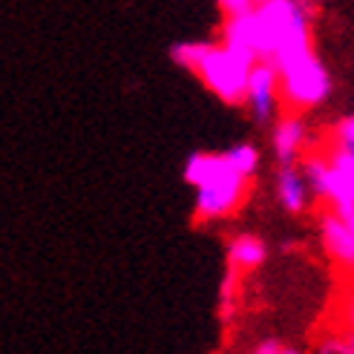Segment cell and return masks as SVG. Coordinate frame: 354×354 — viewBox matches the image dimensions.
<instances>
[{"label":"cell","instance_id":"obj_6","mask_svg":"<svg viewBox=\"0 0 354 354\" xmlns=\"http://www.w3.org/2000/svg\"><path fill=\"white\" fill-rule=\"evenodd\" d=\"M323 251L343 271H354V225L337 207H326L320 216Z\"/></svg>","mask_w":354,"mask_h":354},{"label":"cell","instance_id":"obj_2","mask_svg":"<svg viewBox=\"0 0 354 354\" xmlns=\"http://www.w3.org/2000/svg\"><path fill=\"white\" fill-rule=\"evenodd\" d=\"M173 64L196 73L202 84L225 104H245L251 69L259 61L251 49L225 41L222 44H176L170 49Z\"/></svg>","mask_w":354,"mask_h":354},{"label":"cell","instance_id":"obj_10","mask_svg":"<svg viewBox=\"0 0 354 354\" xmlns=\"http://www.w3.org/2000/svg\"><path fill=\"white\" fill-rule=\"evenodd\" d=\"M331 145L354 150V115H346L343 121H337V127L331 130Z\"/></svg>","mask_w":354,"mask_h":354},{"label":"cell","instance_id":"obj_4","mask_svg":"<svg viewBox=\"0 0 354 354\" xmlns=\"http://www.w3.org/2000/svg\"><path fill=\"white\" fill-rule=\"evenodd\" d=\"M274 64L279 69V81H282V107H288V113L314 110L328 98L331 78L311 46L288 52V55L277 58Z\"/></svg>","mask_w":354,"mask_h":354},{"label":"cell","instance_id":"obj_9","mask_svg":"<svg viewBox=\"0 0 354 354\" xmlns=\"http://www.w3.org/2000/svg\"><path fill=\"white\" fill-rule=\"evenodd\" d=\"M265 262V242L257 236H236L227 245V265L234 271L245 274V271H254Z\"/></svg>","mask_w":354,"mask_h":354},{"label":"cell","instance_id":"obj_8","mask_svg":"<svg viewBox=\"0 0 354 354\" xmlns=\"http://www.w3.org/2000/svg\"><path fill=\"white\" fill-rule=\"evenodd\" d=\"M308 127L303 121V113H288L274 124V136H271V147L279 165H291V162H303V156L308 153Z\"/></svg>","mask_w":354,"mask_h":354},{"label":"cell","instance_id":"obj_7","mask_svg":"<svg viewBox=\"0 0 354 354\" xmlns=\"http://www.w3.org/2000/svg\"><path fill=\"white\" fill-rule=\"evenodd\" d=\"M274 190H277V202L279 207L286 210V214H306V210L311 207V202L317 199L314 190H311V182L308 176L303 170V165H279L277 170V179H274Z\"/></svg>","mask_w":354,"mask_h":354},{"label":"cell","instance_id":"obj_11","mask_svg":"<svg viewBox=\"0 0 354 354\" xmlns=\"http://www.w3.org/2000/svg\"><path fill=\"white\" fill-rule=\"evenodd\" d=\"M216 3L222 6V12L227 17H234V15H242V12H251L254 6L262 3V0H216Z\"/></svg>","mask_w":354,"mask_h":354},{"label":"cell","instance_id":"obj_15","mask_svg":"<svg viewBox=\"0 0 354 354\" xmlns=\"http://www.w3.org/2000/svg\"><path fill=\"white\" fill-rule=\"evenodd\" d=\"M348 343H351V354H354V337H351V340H348Z\"/></svg>","mask_w":354,"mask_h":354},{"label":"cell","instance_id":"obj_3","mask_svg":"<svg viewBox=\"0 0 354 354\" xmlns=\"http://www.w3.org/2000/svg\"><path fill=\"white\" fill-rule=\"evenodd\" d=\"M185 179L187 185L196 187V202H193V214L199 222H216L231 216L242 205L248 182L231 153H193L185 165Z\"/></svg>","mask_w":354,"mask_h":354},{"label":"cell","instance_id":"obj_13","mask_svg":"<svg viewBox=\"0 0 354 354\" xmlns=\"http://www.w3.org/2000/svg\"><path fill=\"white\" fill-rule=\"evenodd\" d=\"M343 326L348 331V340L354 337V294L343 303Z\"/></svg>","mask_w":354,"mask_h":354},{"label":"cell","instance_id":"obj_5","mask_svg":"<svg viewBox=\"0 0 354 354\" xmlns=\"http://www.w3.org/2000/svg\"><path fill=\"white\" fill-rule=\"evenodd\" d=\"M245 104L257 124H268L277 115L282 104V81H279V69L271 58H259L254 64L251 78H248V90H245Z\"/></svg>","mask_w":354,"mask_h":354},{"label":"cell","instance_id":"obj_12","mask_svg":"<svg viewBox=\"0 0 354 354\" xmlns=\"http://www.w3.org/2000/svg\"><path fill=\"white\" fill-rule=\"evenodd\" d=\"M254 351L257 354H282V351H291V348H286V343H279V340H259L254 346Z\"/></svg>","mask_w":354,"mask_h":354},{"label":"cell","instance_id":"obj_14","mask_svg":"<svg viewBox=\"0 0 354 354\" xmlns=\"http://www.w3.org/2000/svg\"><path fill=\"white\" fill-rule=\"evenodd\" d=\"M299 3H306V6L311 9V6H317V3H323V0H299Z\"/></svg>","mask_w":354,"mask_h":354},{"label":"cell","instance_id":"obj_1","mask_svg":"<svg viewBox=\"0 0 354 354\" xmlns=\"http://www.w3.org/2000/svg\"><path fill=\"white\" fill-rule=\"evenodd\" d=\"M225 41L251 49L257 58H282L311 46L308 6L299 0H262L251 12L227 17Z\"/></svg>","mask_w":354,"mask_h":354}]
</instances>
